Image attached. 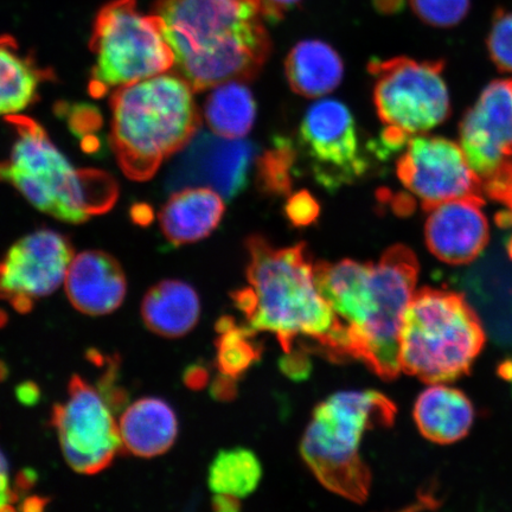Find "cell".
Wrapping results in <instances>:
<instances>
[{
  "instance_id": "cell-1",
  "label": "cell",
  "mask_w": 512,
  "mask_h": 512,
  "mask_svg": "<svg viewBox=\"0 0 512 512\" xmlns=\"http://www.w3.org/2000/svg\"><path fill=\"white\" fill-rule=\"evenodd\" d=\"M418 277V259L402 245L388 248L377 264L317 262L319 290L342 326L344 360L366 364L382 380L398 377L403 317Z\"/></svg>"
},
{
  "instance_id": "cell-2",
  "label": "cell",
  "mask_w": 512,
  "mask_h": 512,
  "mask_svg": "<svg viewBox=\"0 0 512 512\" xmlns=\"http://www.w3.org/2000/svg\"><path fill=\"white\" fill-rule=\"evenodd\" d=\"M153 14L195 92L253 80L270 56L260 0H157Z\"/></svg>"
},
{
  "instance_id": "cell-3",
  "label": "cell",
  "mask_w": 512,
  "mask_h": 512,
  "mask_svg": "<svg viewBox=\"0 0 512 512\" xmlns=\"http://www.w3.org/2000/svg\"><path fill=\"white\" fill-rule=\"evenodd\" d=\"M248 287L232 294L249 328L277 337L284 352L309 338L332 361L342 360L343 332L320 292L316 264L305 243L273 247L262 236L247 240Z\"/></svg>"
},
{
  "instance_id": "cell-4",
  "label": "cell",
  "mask_w": 512,
  "mask_h": 512,
  "mask_svg": "<svg viewBox=\"0 0 512 512\" xmlns=\"http://www.w3.org/2000/svg\"><path fill=\"white\" fill-rule=\"evenodd\" d=\"M194 89L168 72L117 89L111 100V144L124 174L143 182L181 152L200 128Z\"/></svg>"
},
{
  "instance_id": "cell-5",
  "label": "cell",
  "mask_w": 512,
  "mask_h": 512,
  "mask_svg": "<svg viewBox=\"0 0 512 512\" xmlns=\"http://www.w3.org/2000/svg\"><path fill=\"white\" fill-rule=\"evenodd\" d=\"M8 121L17 138L8 162H0V181L63 222H86L113 206L118 190L110 176L75 169L36 121L22 115H10Z\"/></svg>"
},
{
  "instance_id": "cell-6",
  "label": "cell",
  "mask_w": 512,
  "mask_h": 512,
  "mask_svg": "<svg viewBox=\"0 0 512 512\" xmlns=\"http://www.w3.org/2000/svg\"><path fill=\"white\" fill-rule=\"evenodd\" d=\"M394 402L376 390L339 392L313 411L300 444L304 462L320 484L352 502L366 501L371 484L361 457L364 433L393 425Z\"/></svg>"
},
{
  "instance_id": "cell-7",
  "label": "cell",
  "mask_w": 512,
  "mask_h": 512,
  "mask_svg": "<svg viewBox=\"0 0 512 512\" xmlns=\"http://www.w3.org/2000/svg\"><path fill=\"white\" fill-rule=\"evenodd\" d=\"M484 342L482 323L462 296L422 288L403 317L400 369L428 384L451 382L470 370Z\"/></svg>"
},
{
  "instance_id": "cell-8",
  "label": "cell",
  "mask_w": 512,
  "mask_h": 512,
  "mask_svg": "<svg viewBox=\"0 0 512 512\" xmlns=\"http://www.w3.org/2000/svg\"><path fill=\"white\" fill-rule=\"evenodd\" d=\"M91 48L95 56L89 91L100 98L112 89L169 72L175 56L155 15L140 12L136 0H114L96 16Z\"/></svg>"
},
{
  "instance_id": "cell-9",
  "label": "cell",
  "mask_w": 512,
  "mask_h": 512,
  "mask_svg": "<svg viewBox=\"0 0 512 512\" xmlns=\"http://www.w3.org/2000/svg\"><path fill=\"white\" fill-rule=\"evenodd\" d=\"M443 69V61L408 57L371 61L374 104L382 123L408 138L443 124L451 113Z\"/></svg>"
},
{
  "instance_id": "cell-10",
  "label": "cell",
  "mask_w": 512,
  "mask_h": 512,
  "mask_svg": "<svg viewBox=\"0 0 512 512\" xmlns=\"http://www.w3.org/2000/svg\"><path fill=\"white\" fill-rule=\"evenodd\" d=\"M51 421L68 465L82 475L105 470L123 447L111 406L78 375L69 382L67 400L54 407Z\"/></svg>"
},
{
  "instance_id": "cell-11",
  "label": "cell",
  "mask_w": 512,
  "mask_h": 512,
  "mask_svg": "<svg viewBox=\"0 0 512 512\" xmlns=\"http://www.w3.org/2000/svg\"><path fill=\"white\" fill-rule=\"evenodd\" d=\"M299 144L317 182L328 190L341 188L368 170L354 117L337 100H322L309 108L300 125Z\"/></svg>"
},
{
  "instance_id": "cell-12",
  "label": "cell",
  "mask_w": 512,
  "mask_h": 512,
  "mask_svg": "<svg viewBox=\"0 0 512 512\" xmlns=\"http://www.w3.org/2000/svg\"><path fill=\"white\" fill-rule=\"evenodd\" d=\"M396 172L425 211L457 198L482 196V178L471 168L462 147L441 137H413Z\"/></svg>"
},
{
  "instance_id": "cell-13",
  "label": "cell",
  "mask_w": 512,
  "mask_h": 512,
  "mask_svg": "<svg viewBox=\"0 0 512 512\" xmlns=\"http://www.w3.org/2000/svg\"><path fill=\"white\" fill-rule=\"evenodd\" d=\"M72 243L60 233L42 229L24 236L0 260V299L18 312L61 286L74 258Z\"/></svg>"
},
{
  "instance_id": "cell-14",
  "label": "cell",
  "mask_w": 512,
  "mask_h": 512,
  "mask_svg": "<svg viewBox=\"0 0 512 512\" xmlns=\"http://www.w3.org/2000/svg\"><path fill=\"white\" fill-rule=\"evenodd\" d=\"M171 170L172 189L209 188L224 200H233L246 188L255 146L214 132H200L190 140Z\"/></svg>"
},
{
  "instance_id": "cell-15",
  "label": "cell",
  "mask_w": 512,
  "mask_h": 512,
  "mask_svg": "<svg viewBox=\"0 0 512 512\" xmlns=\"http://www.w3.org/2000/svg\"><path fill=\"white\" fill-rule=\"evenodd\" d=\"M460 143L480 178L512 157V80H496L484 89L460 125Z\"/></svg>"
},
{
  "instance_id": "cell-16",
  "label": "cell",
  "mask_w": 512,
  "mask_h": 512,
  "mask_svg": "<svg viewBox=\"0 0 512 512\" xmlns=\"http://www.w3.org/2000/svg\"><path fill=\"white\" fill-rule=\"evenodd\" d=\"M483 196L457 198L427 210L428 249L448 265H465L478 258L489 242Z\"/></svg>"
},
{
  "instance_id": "cell-17",
  "label": "cell",
  "mask_w": 512,
  "mask_h": 512,
  "mask_svg": "<svg viewBox=\"0 0 512 512\" xmlns=\"http://www.w3.org/2000/svg\"><path fill=\"white\" fill-rule=\"evenodd\" d=\"M66 292L76 310L88 316H105L123 304L126 277L110 254L87 251L75 256L66 275Z\"/></svg>"
},
{
  "instance_id": "cell-18",
  "label": "cell",
  "mask_w": 512,
  "mask_h": 512,
  "mask_svg": "<svg viewBox=\"0 0 512 512\" xmlns=\"http://www.w3.org/2000/svg\"><path fill=\"white\" fill-rule=\"evenodd\" d=\"M224 198L209 188H184L175 192L159 214L160 228L174 246L208 238L219 226Z\"/></svg>"
},
{
  "instance_id": "cell-19",
  "label": "cell",
  "mask_w": 512,
  "mask_h": 512,
  "mask_svg": "<svg viewBox=\"0 0 512 512\" xmlns=\"http://www.w3.org/2000/svg\"><path fill=\"white\" fill-rule=\"evenodd\" d=\"M413 415L420 433L440 445L462 440L475 422L469 398L446 383L430 384L416 399Z\"/></svg>"
},
{
  "instance_id": "cell-20",
  "label": "cell",
  "mask_w": 512,
  "mask_h": 512,
  "mask_svg": "<svg viewBox=\"0 0 512 512\" xmlns=\"http://www.w3.org/2000/svg\"><path fill=\"white\" fill-rule=\"evenodd\" d=\"M119 431L123 447L134 456H162L175 444L177 416L168 403L155 398L140 399L121 416Z\"/></svg>"
},
{
  "instance_id": "cell-21",
  "label": "cell",
  "mask_w": 512,
  "mask_h": 512,
  "mask_svg": "<svg viewBox=\"0 0 512 512\" xmlns=\"http://www.w3.org/2000/svg\"><path fill=\"white\" fill-rule=\"evenodd\" d=\"M144 323L163 337L178 338L189 334L201 316L197 292L181 280H164L150 288L142 305Z\"/></svg>"
},
{
  "instance_id": "cell-22",
  "label": "cell",
  "mask_w": 512,
  "mask_h": 512,
  "mask_svg": "<svg viewBox=\"0 0 512 512\" xmlns=\"http://www.w3.org/2000/svg\"><path fill=\"white\" fill-rule=\"evenodd\" d=\"M285 72L293 92L305 98H319L335 91L343 79L341 57L329 44L303 41L288 54Z\"/></svg>"
},
{
  "instance_id": "cell-23",
  "label": "cell",
  "mask_w": 512,
  "mask_h": 512,
  "mask_svg": "<svg viewBox=\"0 0 512 512\" xmlns=\"http://www.w3.org/2000/svg\"><path fill=\"white\" fill-rule=\"evenodd\" d=\"M10 36L0 37V115L17 114L38 98L43 82L53 78Z\"/></svg>"
},
{
  "instance_id": "cell-24",
  "label": "cell",
  "mask_w": 512,
  "mask_h": 512,
  "mask_svg": "<svg viewBox=\"0 0 512 512\" xmlns=\"http://www.w3.org/2000/svg\"><path fill=\"white\" fill-rule=\"evenodd\" d=\"M256 115L253 94L240 81L216 86L204 105L211 132L228 139H241L252 130Z\"/></svg>"
},
{
  "instance_id": "cell-25",
  "label": "cell",
  "mask_w": 512,
  "mask_h": 512,
  "mask_svg": "<svg viewBox=\"0 0 512 512\" xmlns=\"http://www.w3.org/2000/svg\"><path fill=\"white\" fill-rule=\"evenodd\" d=\"M262 466L249 448L233 447L216 454L209 466L208 485L215 495L238 499L254 494L261 482Z\"/></svg>"
},
{
  "instance_id": "cell-26",
  "label": "cell",
  "mask_w": 512,
  "mask_h": 512,
  "mask_svg": "<svg viewBox=\"0 0 512 512\" xmlns=\"http://www.w3.org/2000/svg\"><path fill=\"white\" fill-rule=\"evenodd\" d=\"M216 364L220 374L239 380L260 361L261 345L248 325H239L232 317H222L216 324Z\"/></svg>"
},
{
  "instance_id": "cell-27",
  "label": "cell",
  "mask_w": 512,
  "mask_h": 512,
  "mask_svg": "<svg viewBox=\"0 0 512 512\" xmlns=\"http://www.w3.org/2000/svg\"><path fill=\"white\" fill-rule=\"evenodd\" d=\"M296 150L286 138H277L258 162L259 187L268 195H287L292 189Z\"/></svg>"
},
{
  "instance_id": "cell-28",
  "label": "cell",
  "mask_w": 512,
  "mask_h": 512,
  "mask_svg": "<svg viewBox=\"0 0 512 512\" xmlns=\"http://www.w3.org/2000/svg\"><path fill=\"white\" fill-rule=\"evenodd\" d=\"M483 194L501 206L496 215L499 227L507 230L505 246L512 258V160L504 162L489 176L482 177Z\"/></svg>"
},
{
  "instance_id": "cell-29",
  "label": "cell",
  "mask_w": 512,
  "mask_h": 512,
  "mask_svg": "<svg viewBox=\"0 0 512 512\" xmlns=\"http://www.w3.org/2000/svg\"><path fill=\"white\" fill-rule=\"evenodd\" d=\"M414 14L431 27H456L469 14L471 0H409Z\"/></svg>"
},
{
  "instance_id": "cell-30",
  "label": "cell",
  "mask_w": 512,
  "mask_h": 512,
  "mask_svg": "<svg viewBox=\"0 0 512 512\" xmlns=\"http://www.w3.org/2000/svg\"><path fill=\"white\" fill-rule=\"evenodd\" d=\"M492 61L502 72H512V11L498 9L492 19L488 41Z\"/></svg>"
},
{
  "instance_id": "cell-31",
  "label": "cell",
  "mask_w": 512,
  "mask_h": 512,
  "mask_svg": "<svg viewBox=\"0 0 512 512\" xmlns=\"http://www.w3.org/2000/svg\"><path fill=\"white\" fill-rule=\"evenodd\" d=\"M320 207L309 191H299L290 197L285 206V214L294 227L311 226L318 219Z\"/></svg>"
},
{
  "instance_id": "cell-32",
  "label": "cell",
  "mask_w": 512,
  "mask_h": 512,
  "mask_svg": "<svg viewBox=\"0 0 512 512\" xmlns=\"http://www.w3.org/2000/svg\"><path fill=\"white\" fill-rule=\"evenodd\" d=\"M280 369L292 380H305L311 373V362L304 350H291L285 352L280 362Z\"/></svg>"
},
{
  "instance_id": "cell-33",
  "label": "cell",
  "mask_w": 512,
  "mask_h": 512,
  "mask_svg": "<svg viewBox=\"0 0 512 512\" xmlns=\"http://www.w3.org/2000/svg\"><path fill=\"white\" fill-rule=\"evenodd\" d=\"M18 502V491L12 488L8 463L0 452V512L15 509Z\"/></svg>"
},
{
  "instance_id": "cell-34",
  "label": "cell",
  "mask_w": 512,
  "mask_h": 512,
  "mask_svg": "<svg viewBox=\"0 0 512 512\" xmlns=\"http://www.w3.org/2000/svg\"><path fill=\"white\" fill-rule=\"evenodd\" d=\"M299 2L300 0H260L262 16L270 22L280 21L285 12Z\"/></svg>"
},
{
  "instance_id": "cell-35",
  "label": "cell",
  "mask_w": 512,
  "mask_h": 512,
  "mask_svg": "<svg viewBox=\"0 0 512 512\" xmlns=\"http://www.w3.org/2000/svg\"><path fill=\"white\" fill-rule=\"evenodd\" d=\"M236 382H238V380L233 379V377L221 374L220 377H217L213 382L211 394H213L214 398L217 400L233 399L236 395Z\"/></svg>"
},
{
  "instance_id": "cell-36",
  "label": "cell",
  "mask_w": 512,
  "mask_h": 512,
  "mask_svg": "<svg viewBox=\"0 0 512 512\" xmlns=\"http://www.w3.org/2000/svg\"><path fill=\"white\" fill-rule=\"evenodd\" d=\"M208 380V371L200 366H191L184 374V382L191 389L206 387Z\"/></svg>"
},
{
  "instance_id": "cell-37",
  "label": "cell",
  "mask_w": 512,
  "mask_h": 512,
  "mask_svg": "<svg viewBox=\"0 0 512 512\" xmlns=\"http://www.w3.org/2000/svg\"><path fill=\"white\" fill-rule=\"evenodd\" d=\"M17 398L24 403V405H35V403L40 400V390H38L34 383H23L17 389Z\"/></svg>"
},
{
  "instance_id": "cell-38",
  "label": "cell",
  "mask_w": 512,
  "mask_h": 512,
  "mask_svg": "<svg viewBox=\"0 0 512 512\" xmlns=\"http://www.w3.org/2000/svg\"><path fill=\"white\" fill-rule=\"evenodd\" d=\"M213 508L220 512L238 511L241 508V499L227 495H214Z\"/></svg>"
},
{
  "instance_id": "cell-39",
  "label": "cell",
  "mask_w": 512,
  "mask_h": 512,
  "mask_svg": "<svg viewBox=\"0 0 512 512\" xmlns=\"http://www.w3.org/2000/svg\"><path fill=\"white\" fill-rule=\"evenodd\" d=\"M376 8L386 14H393L402 8L403 0H374Z\"/></svg>"
}]
</instances>
